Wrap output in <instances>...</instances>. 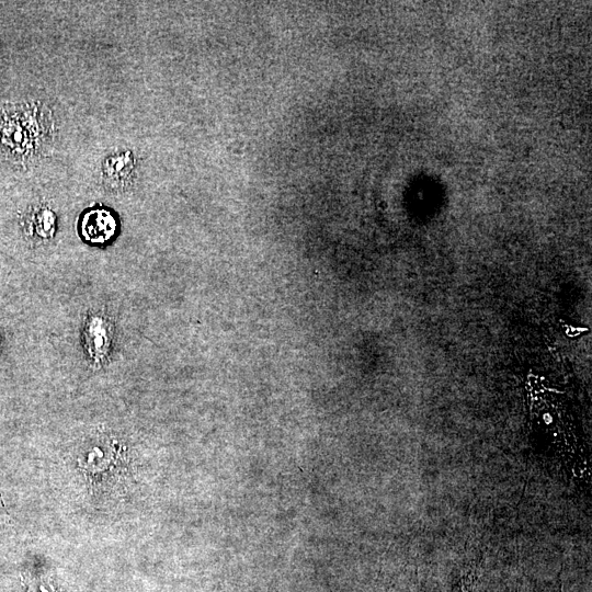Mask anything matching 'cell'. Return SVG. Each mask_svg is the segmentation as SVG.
Returning a JSON list of instances; mask_svg holds the SVG:
<instances>
[{"label":"cell","mask_w":592,"mask_h":592,"mask_svg":"<svg viewBox=\"0 0 592 592\" xmlns=\"http://www.w3.org/2000/svg\"><path fill=\"white\" fill-rule=\"evenodd\" d=\"M55 134V121L41 102L0 106V147L22 163L39 158L48 150Z\"/></svg>","instance_id":"1"},{"label":"cell","mask_w":592,"mask_h":592,"mask_svg":"<svg viewBox=\"0 0 592 592\" xmlns=\"http://www.w3.org/2000/svg\"><path fill=\"white\" fill-rule=\"evenodd\" d=\"M114 329L110 318L101 311L88 316L83 328V345L94 366H102L111 353Z\"/></svg>","instance_id":"2"},{"label":"cell","mask_w":592,"mask_h":592,"mask_svg":"<svg viewBox=\"0 0 592 592\" xmlns=\"http://www.w3.org/2000/svg\"><path fill=\"white\" fill-rule=\"evenodd\" d=\"M137 174V159L130 150H117L107 155L101 163L104 186L121 193L132 186Z\"/></svg>","instance_id":"3"},{"label":"cell","mask_w":592,"mask_h":592,"mask_svg":"<svg viewBox=\"0 0 592 592\" xmlns=\"http://www.w3.org/2000/svg\"><path fill=\"white\" fill-rule=\"evenodd\" d=\"M79 228L84 241L101 246L115 237L117 219L109 209L91 208L82 215Z\"/></svg>","instance_id":"4"},{"label":"cell","mask_w":592,"mask_h":592,"mask_svg":"<svg viewBox=\"0 0 592 592\" xmlns=\"http://www.w3.org/2000/svg\"><path fill=\"white\" fill-rule=\"evenodd\" d=\"M57 217L46 205H38L31 209L24 220L26 235L38 241H47L55 236Z\"/></svg>","instance_id":"5"},{"label":"cell","mask_w":592,"mask_h":592,"mask_svg":"<svg viewBox=\"0 0 592 592\" xmlns=\"http://www.w3.org/2000/svg\"><path fill=\"white\" fill-rule=\"evenodd\" d=\"M2 339H3V331H2V321L0 318V355H1V348H2Z\"/></svg>","instance_id":"6"}]
</instances>
